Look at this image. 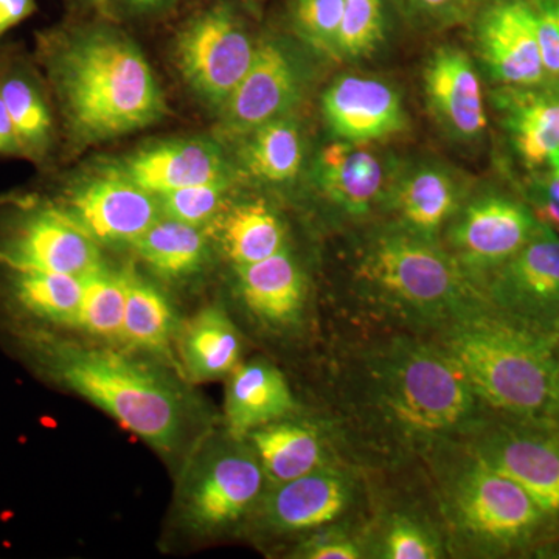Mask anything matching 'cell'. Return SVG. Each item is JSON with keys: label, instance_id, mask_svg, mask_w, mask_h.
Listing matches in <instances>:
<instances>
[{"label": "cell", "instance_id": "1", "mask_svg": "<svg viewBox=\"0 0 559 559\" xmlns=\"http://www.w3.org/2000/svg\"><path fill=\"white\" fill-rule=\"evenodd\" d=\"M355 390L360 417L399 450L430 454L465 440L491 417L454 360L412 333L360 352Z\"/></svg>", "mask_w": 559, "mask_h": 559}, {"label": "cell", "instance_id": "2", "mask_svg": "<svg viewBox=\"0 0 559 559\" xmlns=\"http://www.w3.org/2000/svg\"><path fill=\"white\" fill-rule=\"evenodd\" d=\"M13 334L21 355L40 377L100 407L160 454H176L182 447L190 406L168 374L123 353L84 347L50 330L20 326Z\"/></svg>", "mask_w": 559, "mask_h": 559}, {"label": "cell", "instance_id": "3", "mask_svg": "<svg viewBox=\"0 0 559 559\" xmlns=\"http://www.w3.org/2000/svg\"><path fill=\"white\" fill-rule=\"evenodd\" d=\"M439 345L496 417L559 430V364L555 334L492 310L460 316L437 331Z\"/></svg>", "mask_w": 559, "mask_h": 559}, {"label": "cell", "instance_id": "4", "mask_svg": "<svg viewBox=\"0 0 559 559\" xmlns=\"http://www.w3.org/2000/svg\"><path fill=\"white\" fill-rule=\"evenodd\" d=\"M355 283L378 318L411 331H440L487 305L484 293L439 242L409 231L374 235L359 250Z\"/></svg>", "mask_w": 559, "mask_h": 559}, {"label": "cell", "instance_id": "5", "mask_svg": "<svg viewBox=\"0 0 559 559\" xmlns=\"http://www.w3.org/2000/svg\"><path fill=\"white\" fill-rule=\"evenodd\" d=\"M58 92L73 130L103 140L143 130L167 112L150 62L127 36L92 31L58 51Z\"/></svg>", "mask_w": 559, "mask_h": 559}, {"label": "cell", "instance_id": "6", "mask_svg": "<svg viewBox=\"0 0 559 559\" xmlns=\"http://www.w3.org/2000/svg\"><path fill=\"white\" fill-rule=\"evenodd\" d=\"M441 459L439 503L451 546L471 557L498 558L532 549L554 535L549 520L516 484L477 459L460 441V452Z\"/></svg>", "mask_w": 559, "mask_h": 559}, {"label": "cell", "instance_id": "7", "mask_svg": "<svg viewBox=\"0 0 559 559\" xmlns=\"http://www.w3.org/2000/svg\"><path fill=\"white\" fill-rule=\"evenodd\" d=\"M245 441L227 432L205 441L190 460L178 495L187 527L205 535L221 532L259 506L266 476Z\"/></svg>", "mask_w": 559, "mask_h": 559}, {"label": "cell", "instance_id": "8", "mask_svg": "<svg viewBox=\"0 0 559 559\" xmlns=\"http://www.w3.org/2000/svg\"><path fill=\"white\" fill-rule=\"evenodd\" d=\"M462 443L516 481L559 533V430L491 415Z\"/></svg>", "mask_w": 559, "mask_h": 559}, {"label": "cell", "instance_id": "9", "mask_svg": "<svg viewBox=\"0 0 559 559\" xmlns=\"http://www.w3.org/2000/svg\"><path fill=\"white\" fill-rule=\"evenodd\" d=\"M492 310L530 329H559V235L546 224L481 285Z\"/></svg>", "mask_w": 559, "mask_h": 559}, {"label": "cell", "instance_id": "10", "mask_svg": "<svg viewBox=\"0 0 559 559\" xmlns=\"http://www.w3.org/2000/svg\"><path fill=\"white\" fill-rule=\"evenodd\" d=\"M102 266L97 241L66 209L36 207L0 234V267L84 275Z\"/></svg>", "mask_w": 559, "mask_h": 559}, {"label": "cell", "instance_id": "11", "mask_svg": "<svg viewBox=\"0 0 559 559\" xmlns=\"http://www.w3.org/2000/svg\"><path fill=\"white\" fill-rule=\"evenodd\" d=\"M255 49L237 17L226 7H215L180 33L176 60L187 83L221 108L248 72Z\"/></svg>", "mask_w": 559, "mask_h": 559}, {"label": "cell", "instance_id": "12", "mask_svg": "<svg viewBox=\"0 0 559 559\" xmlns=\"http://www.w3.org/2000/svg\"><path fill=\"white\" fill-rule=\"evenodd\" d=\"M540 224L522 202L503 194H487L466 205L452 224V257L481 289L492 272L532 240Z\"/></svg>", "mask_w": 559, "mask_h": 559}, {"label": "cell", "instance_id": "13", "mask_svg": "<svg viewBox=\"0 0 559 559\" xmlns=\"http://www.w3.org/2000/svg\"><path fill=\"white\" fill-rule=\"evenodd\" d=\"M66 212L97 242L132 245L160 218L153 193L123 173L87 180L73 191Z\"/></svg>", "mask_w": 559, "mask_h": 559}, {"label": "cell", "instance_id": "14", "mask_svg": "<svg viewBox=\"0 0 559 559\" xmlns=\"http://www.w3.org/2000/svg\"><path fill=\"white\" fill-rule=\"evenodd\" d=\"M355 500V480L340 469L325 466L297 479L271 485L257 507L267 528L293 535L331 527L348 513Z\"/></svg>", "mask_w": 559, "mask_h": 559}, {"label": "cell", "instance_id": "15", "mask_svg": "<svg viewBox=\"0 0 559 559\" xmlns=\"http://www.w3.org/2000/svg\"><path fill=\"white\" fill-rule=\"evenodd\" d=\"M300 91L299 69L288 51L275 43L260 44L248 72L221 106L224 131L252 134L282 119L299 102Z\"/></svg>", "mask_w": 559, "mask_h": 559}, {"label": "cell", "instance_id": "16", "mask_svg": "<svg viewBox=\"0 0 559 559\" xmlns=\"http://www.w3.org/2000/svg\"><path fill=\"white\" fill-rule=\"evenodd\" d=\"M481 60L503 86L532 87L547 83L535 11L521 2L500 3L484 14L477 28Z\"/></svg>", "mask_w": 559, "mask_h": 559}, {"label": "cell", "instance_id": "17", "mask_svg": "<svg viewBox=\"0 0 559 559\" xmlns=\"http://www.w3.org/2000/svg\"><path fill=\"white\" fill-rule=\"evenodd\" d=\"M323 114L331 130L348 142L389 138L406 124L400 95L384 81L347 75L323 95Z\"/></svg>", "mask_w": 559, "mask_h": 559}, {"label": "cell", "instance_id": "18", "mask_svg": "<svg viewBox=\"0 0 559 559\" xmlns=\"http://www.w3.org/2000/svg\"><path fill=\"white\" fill-rule=\"evenodd\" d=\"M425 92L433 116L454 138L473 140L487 128L480 79L462 50L444 47L432 55Z\"/></svg>", "mask_w": 559, "mask_h": 559}, {"label": "cell", "instance_id": "19", "mask_svg": "<svg viewBox=\"0 0 559 559\" xmlns=\"http://www.w3.org/2000/svg\"><path fill=\"white\" fill-rule=\"evenodd\" d=\"M120 171L154 197L227 178L219 150L204 140H176L140 150L124 159Z\"/></svg>", "mask_w": 559, "mask_h": 559}, {"label": "cell", "instance_id": "20", "mask_svg": "<svg viewBox=\"0 0 559 559\" xmlns=\"http://www.w3.org/2000/svg\"><path fill=\"white\" fill-rule=\"evenodd\" d=\"M237 275L242 304L259 322L271 329H288L299 322L307 300V282L288 250L237 266Z\"/></svg>", "mask_w": 559, "mask_h": 559}, {"label": "cell", "instance_id": "21", "mask_svg": "<svg viewBox=\"0 0 559 559\" xmlns=\"http://www.w3.org/2000/svg\"><path fill=\"white\" fill-rule=\"evenodd\" d=\"M514 148L530 168L546 167L559 154V87L503 86L496 98Z\"/></svg>", "mask_w": 559, "mask_h": 559}, {"label": "cell", "instance_id": "22", "mask_svg": "<svg viewBox=\"0 0 559 559\" xmlns=\"http://www.w3.org/2000/svg\"><path fill=\"white\" fill-rule=\"evenodd\" d=\"M296 400L277 367L264 359L235 367L226 395L227 432L246 439L252 430L288 417Z\"/></svg>", "mask_w": 559, "mask_h": 559}, {"label": "cell", "instance_id": "23", "mask_svg": "<svg viewBox=\"0 0 559 559\" xmlns=\"http://www.w3.org/2000/svg\"><path fill=\"white\" fill-rule=\"evenodd\" d=\"M316 178L326 200L353 218L367 215L384 187L380 159L360 143L348 140L320 151Z\"/></svg>", "mask_w": 559, "mask_h": 559}, {"label": "cell", "instance_id": "24", "mask_svg": "<svg viewBox=\"0 0 559 559\" xmlns=\"http://www.w3.org/2000/svg\"><path fill=\"white\" fill-rule=\"evenodd\" d=\"M246 440L255 451L271 485L329 466L325 444L318 430L301 423L278 419L252 430Z\"/></svg>", "mask_w": 559, "mask_h": 559}, {"label": "cell", "instance_id": "25", "mask_svg": "<svg viewBox=\"0 0 559 559\" xmlns=\"http://www.w3.org/2000/svg\"><path fill=\"white\" fill-rule=\"evenodd\" d=\"M5 272L7 299L20 318L40 323V329H75L83 277L55 272Z\"/></svg>", "mask_w": 559, "mask_h": 559}, {"label": "cell", "instance_id": "26", "mask_svg": "<svg viewBox=\"0 0 559 559\" xmlns=\"http://www.w3.org/2000/svg\"><path fill=\"white\" fill-rule=\"evenodd\" d=\"M240 355V334L221 308L202 310L180 336V358L193 381H213L230 374Z\"/></svg>", "mask_w": 559, "mask_h": 559}, {"label": "cell", "instance_id": "27", "mask_svg": "<svg viewBox=\"0 0 559 559\" xmlns=\"http://www.w3.org/2000/svg\"><path fill=\"white\" fill-rule=\"evenodd\" d=\"M457 204L454 179L437 167L412 173L401 183L395 198L401 229L432 241H437V235L454 215Z\"/></svg>", "mask_w": 559, "mask_h": 559}, {"label": "cell", "instance_id": "28", "mask_svg": "<svg viewBox=\"0 0 559 559\" xmlns=\"http://www.w3.org/2000/svg\"><path fill=\"white\" fill-rule=\"evenodd\" d=\"M216 237L235 267L270 259L285 249L282 223L261 201L237 205L216 219Z\"/></svg>", "mask_w": 559, "mask_h": 559}, {"label": "cell", "instance_id": "29", "mask_svg": "<svg viewBox=\"0 0 559 559\" xmlns=\"http://www.w3.org/2000/svg\"><path fill=\"white\" fill-rule=\"evenodd\" d=\"M140 259L167 278L189 277L207 259V240L197 226L159 218L134 242Z\"/></svg>", "mask_w": 559, "mask_h": 559}, {"label": "cell", "instance_id": "30", "mask_svg": "<svg viewBox=\"0 0 559 559\" xmlns=\"http://www.w3.org/2000/svg\"><path fill=\"white\" fill-rule=\"evenodd\" d=\"M127 310L121 341L167 358L170 356L173 334L170 304L164 294L142 278L127 274Z\"/></svg>", "mask_w": 559, "mask_h": 559}, {"label": "cell", "instance_id": "31", "mask_svg": "<svg viewBox=\"0 0 559 559\" xmlns=\"http://www.w3.org/2000/svg\"><path fill=\"white\" fill-rule=\"evenodd\" d=\"M250 135L246 165L257 179L280 183L296 178L304 160V143L293 120H272Z\"/></svg>", "mask_w": 559, "mask_h": 559}, {"label": "cell", "instance_id": "32", "mask_svg": "<svg viewBox=\"0 0 559 559\" xmlns=\"http://www.w3.org/2000/svg\"><path fill=\"white\" fill-rule=\"evenodd\" d=\"M83 299L75 329L102 340H121L127 310V274L98 266L83 277Z\"/></svg>", "mask_w": 559, "mask_h": 559}, {"label": "cell", "instance_id": "33", "mask_svg": "<svg viewBox=\"0 0 559 559\" xmlns=\"http://www.w3.org/2000/svg\"><path fill=\"white\" fill-rule=\"evenodd\" d=\"M0 97L9 110L21 153H43L49 145L51 117L40 92L24 76H10L0 84Z\"/></svg>", "mask_w": 559, "mask_h": 559}, {"label": "cell", "instance_id": "34", "mask_svg": "<svg viewBox=\"0 0 559 559\" xmlns=\"http://www.w3.org/2000/svg\"><path fill=\"white\" fill-rule=\"evenodd\" d=\"M367 557L382 559H439L444 557L443 540L426 522L395 513L382 522L373 543H366Z\"/></svg>", "mask_w": 559, "mask_h": 559}, {"label": "cell", "instance_id": "35", "mask_svg": "<svg viewBox=\"0 0 559 559\" xmlns=\"http://www.w3.org/2000/svg\"><path fill=\"white\" fill-rule=\"evenodd\" d=\"M382 39V0H345L336 57L360 58Z\"/></svg>", "mask_w": 559, "mask_h": 559}, {"label": "cell", "instance_id": "36", "mask_svg": "<svg viewBox=\"0 0 559 559\" xmlns=\"http://www.w3.org/2000/svg\"><path fill=\"white\" fill-rule=\"evenodd\" d=\"M229 191L227 178L183 187V189L157 194L160 213L167 218L200 227L201 224L215 218Z\"/></svg>", "mask_w": 559, "mask_h": 559}, {"label": "cell", "instance_id": "37", "mask_svg": "<svg viewBox=\"0 0 559 559\" xmlns=\"http://www.w3.org/2000/svg\"><path fill=\"white\" fill-rule=\"evenodd\" d=\"M345 0H297L296 24L300 35L316 49L336 57Z\"/></svg>", "mask_w": 559, "mask_h": 559}, {"label": "cell", "instance_id": "38", "mask_svg": "<svg viewBox=\"0 0 559 559\" xmlns=\"http://www.w3.org/2000/svg\"><path fill=\"white\" fill-rule=\"evenodd\" d=\"M296 558L304 559H360L367 557L366 540L349 535L341 528L319 530L312 538L296 550Z\"/></svg>", "mask_w": 559, "mask_h": 559}, {"label": "cell", "instance_id": "39", "mask_svg": "<svg viewBox=\"0 0 559 559\" xmlns=\"http://www.w3.org/2000/svg\"><path fill=\"white\" fill-rule=\"evenodd\" d=\"M535 28L547 79L559 81V27L546 13H535Z\"/></svg>", "mask_w": 559, "mask_h": 559}, {"label": "cell", "instance_id": "40", "mask_svg": "<svg viewBox=\"0 0 559 559\" xmlns=\"http://www.w3.org/2000/svg\"><path fill=\"white\" fill-rule=\"evenodd\" d=\"M411 2L419 13L432 20L450 21L462 13L466 0H411Z\"/></svg>", "mask_w": 559, "mask_h": 559}, {"label": "cell", "instance_id": "41", "mask_svg": "<svg viewBox=\"0 0 559 559\" xmlns=\"http://www.w3.org/2000/svg\"><path fill=\"white\" fill-rule=\"evenodd\" d=\"M35 0H0V35L31 16Z\"/></svg>", "mask_w": 559, "mask_h": 559}, {"label": "cell", "instance_id": "42", "mask_svg": "<svg viewBox=\"0 0 559 559\" xmlns=\"http://www.w3.org/2000/svg\"><path fill=\"white\" fill-rule=\"evenodd\" d=\"M547 167L549 170L539 180L535 201L559 202V154Z\"/></svg>", "mask_w": 559, "mask_h": 559}, {"label": "cell", "instance_id": "43", "mask_svg": "<svg viewBox=\"0 0 559 559\" xmlns=\"http://www.w3.org/2000/svg\"><path fill=\"white\" fill-rule=\"evenodd\" d=\"M21 153L20 142H17L16 132L5 108L2 97H0V154Z\"/></svg>", "mask_w": 559, "mask_h": 559}, {"label": "cell", "instance_id": "44", "mask_svg": "<svg viewBox=\"0 0 559 559\" xmlns=\"http://www.w3.org/2000/svg\"><path fill=\"white\" fill-rule=\"evenodd\" d=\"M536 218L559 235V202L535 201Z\"/></svg>", "mask_w": 559, "mask_h": 559}, {"label": "cell", "instance_id": "45", "mask_svg": "<svg viewBox=\"0 0 559 559\" xmlns=\"http://www.w3.org/2000/svg\"><path fill=\"white\" fill-rule=\"evenodd\" d=\"M132 5L140 7V9H150V7L159 5L162 0H130Z\"/></svg>", "mask_w": 559, "mask_h": 559}, {"label": "cell", "instance_id": "46", "mask_svg": "<svg viewBox=\"0 0 559 559\" xmlns=\"http://www.w3.org/2000/svg\"><path fill=\"white\" fill-rule=\"evenodd\" d=\"M555 352H557V358L559 364V329L557 333H555Z\"/></svg>", "mask_w": 559, "mask_h": 559}, {"label": "cell", "instance_id": "47", "mask_svg": "<svg viewBox=\"0 0 559 559\" xmlns=\"http://www.w3.org/2000/svg\"><path fill=\"white\" fill-rule=\"evenodd\" d=\"M94 2L103 3V2H106V0H94Z\"/></svg>", "mask_w": 559, "mask_h": 559}]
</instances>
